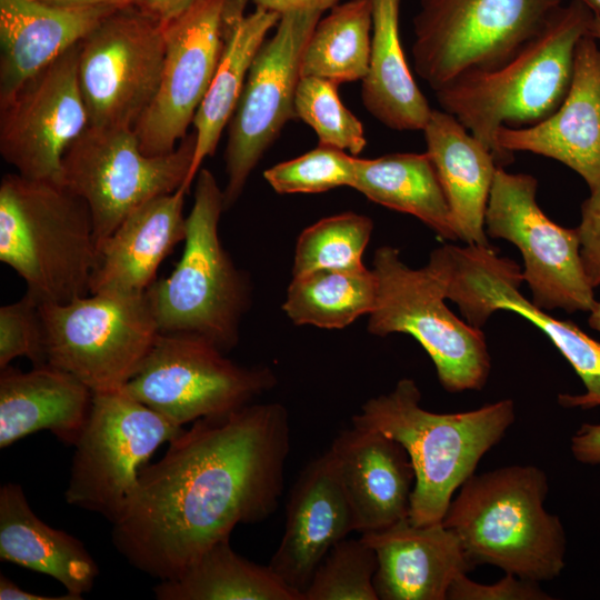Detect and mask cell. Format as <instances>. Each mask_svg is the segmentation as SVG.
I'll return each instance as SVG.
<instances>
[{"label": "cell", "instance_id": "1", "mask_svg": "<svg viewBox=\"0 0 600 600\" xmlns=\"http://www.w3.org/2000/svg\"><path fill=\"white\" fill-rule=\"evenodd\" d=\"M290 439L289 414L278 402L196 420L141 469L112 523L116 548L160 581L178 577L238 524L276 511Z\"/></svg>", "mask_w": 600, "mask_h": 600}, {"label": "cell", "instance_id": "2", "mask_svg": "<svg viewBox=\"0 0 600 600\" xmlns=\"http://www.w3.org/2000/svg\"><path fill=\"white\" fill-rule=\"evenodd\" d=\"M414 380L403 378L388 393L368 399L351 424L398 441L414 470L409 520L442 522L453 494L482 457L498 444L516 420V406L502 399L474 410L436 413L421 407Z\"/></svg>", "mask_w": 600, "mask_h": 600}, {"label": "cell", "instance_id": "3", "mask_svg": "<svg viewBox=\"0 0 600 600\" xmlns=\"http://www.w3.org/2000/svg\"><path fill=\"white\" fill-rule=\"evenodd\" d=\"M594 13L571 0L560 6L516 54L499 67L464 72L440 89L441 110L452 114L498 162L496 132L547 119L562 103L573 76L581 38Z\"/></svg>", "mask_w": 600, "mask_h": 600}, {"label": "cell", "instance_id": "4", "mask_svg": "<svg viewBox=\"0 0 600 600\" xmlns=\"http://www.w3.org/2000/svg\"><path fill=\"white\" fill-rule=\"evenodd\" d=\"M548 491L547 474L532 464L473 473L442 523L473 569L491 564L522 579L550 581L564 568L567 541L560 518L544 508Z\"/></svg>", "mask_w": 600, "mask_h": 600}, {"label": "cell", "instance_id": "5", "mask_svg": "<svg viewBox=\"0 0 600 600\" xmlns=\"http://www.w3.org/2000/svg\"><path fill=\"white\" fill-rule=\"evenodd\" d=\"M0 260L24 280L39 304L88 296L97 263L88 204L62 183L4 174Z\"/></svg>", "mask_w": 600, "mask_h": 600}, {"label": "cell", "instance_id": "6", "mask_svg": "<svg viewBox=\"0 0 600 600\" xmlns=\"http://www.w3.org/2000/svg\"><path fill=\"white\" fill-rule=\"evenodd\" d=\"M224 210L223 189L210 170L200 169L182 256L146 297L160 332L199 334L227 353L238 344L251 288L221 243L218 227Z\"/></svg>", "mask_w": 600, "mask_h": 600}, {"label": "cell", "instance_id": "7", "mask_svg": "<svg viewBox=\"0 0 600 600\" xmlns=\"http://www.w3.org/2000/svg\"><path fill=\"white\" fill-rule=\"evenodd\" d=\"M372 263L378 294L368 331L414 338L432 360L446 391L481 390L491 370L486 336L447 307L444 283L434 268L430 263L410 268L391 246L378 248Z\"/></svg>", "mask_w": 600, "mask_h": 600}, {"label": "cell", "instance_id": "8", "mask_svg": "<svg viewBox=\"0 0 600 600\" xmlns=\"http://www.w3.org/2000/svg\"><path fill=\"white\" fill-rule=\"evenodd\" d=\"M90 294L40 304L47 363L93 393L120 391L138 373L160 331L146 293Z\"/></svg>", "mask_w": 600, "mask_h": 600}, {"label": "cell", "instance_id": "9", "mask_svg": "<svg viewBox=\"0 0 600 600\" xmlns=\"http://www.w3.org/2000/svg\"><path fill=\"white\" fill-rule=\"evenodd\" d=\"M562 0H420L411 48L417 74L436 91L516 54Z\"/></svg>", "mask_w": 600, "mask_h": 600}, {"label": "cell", "instance_id": "10", "mask_svg": "<svg viewBox=\"0 0 600 600\" xmlns=\"http://www.w3.org/2000/svg\"><path fill=\"white\" fill-rule=\"evenodd\" d=\"M194 144L193 131L173 151L148 156L133 129H84L63 156L61 183L88 204L97 246L138 207L184 186Z\"/></svg>", "mask_w": 600, "mask_h": 600}, {"label": "cell", "instance_id": "11", "mask_svg": "<svg viewBox=\"0 0 600 600\" xmlns=\"http://www.w3.org/2000/svg\"><path fill=\"white\" fill-rule=\"evenodd\" d=\"M429 263L441 277L447 299L459 307L471 326L481 329L493 312L507 310L520 314L549 338L586 388L582 394H559L562 407L600 406V342L522 296V271L514 261L499 256L490 246L447 244L432 251Z\"/></svg>", "mask_w": 600, "mask_h": 600}, {"label": "cell", "instance_id": "12", "mask_svg": "<svg viewBox=\"0 0 600 600\" xmlns=\"http://www.w3.org/2000/svg\"><path fill=\"white\" fill-rule=\"evenodd\" d=\"M276 384L270 368L240 366L204 337L160 332L120 391L182 427L249 404Z\"/></svg>", "mask_w": 600, "mask_h": 600}, {"label": "cell", "instance_id": "13", "mask_svg": "<svg viewBox=\"0 0 600 600\" xmlns=\"http://www.w3.org/2000/svg\"><path fill=\"white\" fill-rule=\"evenodd\" d=\"M182 430L122 391L93 393L74 443L66 501L113 523L134 491L141 466Z\"/></svg>", "mask_w": 600, "mask_h": 600}, {"label": "cell", "instance_id": "14", "mask_svg": "<svg viewBox=\"0 0 600 600\" xmlns=\"http://www.w3.org/2000/svg\"><path fill=\"white\" fill-rule=\"evenodd\" d=\"M537 179L498 167L484 216L489 238L513 243L532 303L546 311L590 312L596 304L580 257L577 228L553 222L537 202Z\"/></svg>", "mask_w": 600, "mask_h": 600}, {"label": "cell", "instance_id": "15", "mask_svg": "<svg viewBox=\"0 0 600 600\" xmlns=\"http://www.w3.org/2000/svg\"><path fill=\"white\" fill-rule=\"evenodd\" d=\"M164 26L140 7L118 9L81 41L78 80L89 126L133 129L158 90Z\"/></svg>", "mask_w": 600, "mask_h": 600}, {"label": "cell", "instance_id": "16", "mask_svg": "<svg viewBox=\"0 0 600 600\" xmlns=\"http://www.w3.org/2000/svg\"><path fill=\"white\" fill-rule=\"evenodd\" d=\"M322 12L280 16L274 33L259 48L229 121L224 150V209L233 206L259 161L289 120L301 78L304 47Z\"/></svg>", "mask_w": 600, "mask_h": 600}, {"label": "cell", "instance_id": "17", "mask_svg": "<svg viewBox=\"0 0 600 600\" xmlns=\"http://www.w3.org/2000/svg\"><path fill=\"white\" fill-rule=\"evenodd\" d=\"M248 1L196 0L163 23L160 83L133 128L146 154L169 153L188 134L220 62L232 19Z\"/></svg>", "mask_w": 600, "mask_h": 600}, {"label": "cell", "instance_id": "18", "mask_svg": "<svg viewBox=\"0 0 600 600\" xmlns=\"http://www.w3.org/2000/svg\"><path fill=\"white\" fill-rule=\"evenodd\" d=\"M79 51L80 41L0 103V153L22 177L61 183L63 156L89 126Z\"/></svg>", "mask_w": 600, "mask_h": 600}, {"label": "cell", "instance_id": "19", "mask_svg": "<svg viewBox=\"0 0 600 600\" xmlns=\"http://www.w3.org/2000/svg\"><path fill=\"white\" fill-rule=\"evenodd\" d=\"M494 143L500 167L513 160V152H532L569 167L589 189L600 184V42L594 37L580 39L559 108L530 127H501Z\"/></svg>", "mask_w": 600, "mask_h": 600}, {"label": "cell", "instance_id": "20", "mask_svg": "<svg viewBox=\"0 0 600 600\" xmlns=\"http://www.w3.org/2000/svg\"><path fill=\"white\" fill-rule=\"evenodd\" d=\"M327 452L356 531H378L409 518L416 477L398 441L351 424L338 433Z\"/></svg>", "mask_w": 600, "mask_h": 600}, {"label": "cell", "instance_id": "21", "mask_svg": "<svg viewBox=\"0 0 600 600\" xmlns=\"http://www.w3.org/2000/svg\"><path fill=\"white\" fill-rule=\"evenodd\" d=\"M351 531L354 518L326 451L293 484L283 536L268 566L302 594L327 553Z\"/></svg>", "mask_w": 600, "mask_h": 600}, {"label": "cell", "instance_id": "22", "mask_svg": "<svg viewBox=\"0 0 600 600\" xmlns=\"http://www.w3.org/2000/svg\"><path fill=\"white\" fill-rule=\"evenodd\" d=\"M361 537L376 552L380 600H447L452 582L473 569L442 522L416 524L407 518Z\"/></svg>", "mask_w": 600, "mask_h": 600}, {"label": "cell", "instance_id": "23", "mask_svg": "<svg viewBox=\"0 0 600 600\" xmlns=\"http://www.w3.org/2000/svg\"><path fill=\"white\" fill-rule=\"evenodd\" d=\"M188 191L181 186L147 201L98 243L90 293H146L161 262L186 239Z\"/></svg>", "mask_w": 600, "mask_h": 600}, {"label": "cell", "instance_id": "24", "mask_svg": "<svg viewBox=\"0 0 600 600\" xmlns=\"http://www.w3.org/2000/svg\"><path fill=\"white\" fill-rule=\"evenodd\" d=\"M116 10L0 0V103Z\"/></svg>", "mask_w": 600, "mask_h": 600}, {"label": "cell", "instance_id": "25", "mask_svg": "<svg viewBox=\"0 0 600 600\" xmlns=\"http://www.w3.org/2000/svg\"><path fill=\"white\" fill-rule=\"evenodd\" d=\"M93 392L71 373L49 363L0 372V448L39 430L73 444L88 420Z\"/></svg>", "mask_w": 600, "mask_h": 600}, {"label": "cell", "instance_id": "26", "mask_svg": "<svg viewBox=\"0 0 600 600\" xmlns=\"http://www.w3.org/2000/svg\"><path fill=\"white\" fill-rule=\"evenodd\" d=\"M458 240L489 246L484 216L498 167L493 152L452 114L432 109L423 128Z\"/></svg>", "mask_w": 600, "mask_h": 600}, {"label": "cell", "instance_id": "27", "mask_svg": "<svg viewBox=\"0 0 600 600\" xmlns=\"http://www.w3.org/2000/svg\"><path fill=\"white\" fill-rule=\"evenodd\" d=\"M0 559L44 573L80 598L99 573L82 542L39 519L21 486L12 482L0 489Z\"/></svg>", "mask_w": 600, "mask_h": 600}, {"label": "cell", "instance_id": "28", "mask_svg": "<svg viewBox=\"0 0 600 600\" xmlns=\"http://www.w3.org/2000/svg\"><path fill=\"white\" fill-rule=\"evenodd\" d=\"M372 34L368 70L361 80L367 111L397 131L423 130L432 109L416 83L400 39L401 0H371Z\"/></svg>", "mask_w": 600, "mask_h": 600}, {"label": "cell", "instance_id": "29", "mask_svg": "<svg viewBox=\"0 0 600 600\" xmlns=\"http://www.w3.org/2000/svg\"><path fill=\"white\" fill-rule=\"evenodd\" d=\"M280 14L260 8L246 13L240 9L233 17L227 42L211 83L194 114V154L184 188L189 190L206 158L216 152L221 134L229 123L242 92L251 63L276 28Z\"/></svg>", "mask_w": 600, "mask_h": 600}, {"label": "cell", "instance_id": "30", "mask_svg": "<svg viewBox=\"0 0 600 600\" xmlns=\"http://www.w3.org/2000/svg\"><path fill=\"white\" fill-rule=\"evenodd\" d=\"M352 188L370 201L411 214L447 240H458L437 170L427 152L356 157Z\"/></svg>", "mask_w": 600, "mask_h": 600}, {"label": "cell", "instance_id": "31", "mask_svg": "<svg viewBox=\"0 0 600 600\" xmlns=\"http://www.w3.org/2000/svg\"><path fill=\"white\" fill-rule=\"evenodd\" d=\"M160 600H303L269 566L238 554L230 539L222 540L178 577L154 587Z\"/></svg>", "mask_w": 600, "mask_h": 600}, {"label": "cell", "instance_id": "32", "mask_svg": "<svg viewBox=\"0 0 600 600\" xmlns=\"http://www.w3.org/2000/svg\"><path fill=\"white\" fill-rule=\"evenodd\" d=\"M377 294L372 269H321L292 276L282 309L297 326L343 329L370 314Z\"/></svg>", "mask_w": 600, "mask_h": 600}, {"label": "cell", "instance_id": "33", "mask_svg": "<svg viewBox=\"0 0 600 600\" xmlns=\"http://www.w3.org/2000/svg\"><path fill=\"white\" fill-rule=\"evenodd\" d=\"M371 34V0L334 6L309 37L301 58V77H317L337 86L362 80L369 64Z\"/></svg>", "mask_w": 600, "mask_h": 600}, {"label": "cell", "instance_id": "34", "mask_svg": "<svg viewBox=\"0 0 600 600\" xmlns=\"http://www.w3.org/2000/svg\"><path fill=\"white\" fill-rule=\"evenodd\" d=\"M373 230L372 220L356 212L323 218L306 228L294 250L292 276L321 269H359Z\"/></svg>", "mask_w": 600, "mask_h": 600}, {"label": "cell", "instance_id": "35", "mask_svg": "<svg viewBox=\"0 0 600 600\" xmlns=\"http://www.w3.org/2000/svg\"><path fill=\"white\" fill-rule=\"evenodd\" d=\"M338 86L317 77H301L296 91V118L317 134L319 144L358 157L366 148L362 122L343 104Z\"/></svg>", "mask_w": 600, "mask_h": 600}, {"label": "cell", "instance_id": "36", "mask_svg": "<svg viewBox=\"0 0 600 600\" xmlns=\"http://www.w3.org/2000/svg\"><path fill=\"white\" fill-rule=\"evenodd\" d=\"M377 557L360 537L342 539L316 569L303 600H379L374 589Z\"/></svg>", "mask_w": 600, "mask_h": 600}, {"label": "cell", "instance_id": "37", "mask_svg": "<svg viewBox=\"0 0 600 600\" xmlns=\"http://www.w3.org/2000/svg\"><path fill=\"white\" fill-rule=\"evenodd\" d=\"M356 157L334 147L319 144L263 172L266 181L280 194L320 193L339 187L352 188Z\"/></svg>", "mask_w": 600, "mask_h": 600}, {"label": "cell", "instance_id": "38", "mask_svg": "<svg viewBox=\"0 0 600 600\" xmlns=\"http://www.w3.org/2000/svg\"><path fill=\"white\" fill-rule=\"evenodd\" d=\"M19 357L33 366L47 363L40 304L29 294L0 308V369Z\"/></svg>", "mask_w": 600, "mask_h": 600}, {"label": "cell", "instance_id": "39", "mask_svg": "<svg viewBox=\"0 0 600 600\" xmlns=\"http://www.w3.org/2000/svg\"><path fill=\"white\" fill-rule=\"evenodd\" d=\"M449 600H550L551 596L543 591L539 582L519 578L511 573L498 582L483 584L459 576L451 584Z\"/></svg>", "mask_w": 600, "mask_h": 600}, {"label": "cell", "instance_id": "40", "mask_svg": "<svg viewBox=\"0 0 600 600\" xmlns=\"http://www.w3.org/2000/svg\"><path fill=\"white\" fill-rule=\"evenodd\" d=\"M589 190L577 231L583 270L590 284L597 288L600 286V184Z\"/></svg>", "mask_w": 600, "mask_h": 600}, {"label": "cell", "instance_id": "41", "mask_svg": "<svg viewBox=\"0 0 600 600\" xmlns=\"http://www.w3.org/2000/svg\"><path fill=\"white\" fill-rule=\"evenodd\" d=\"M573 457L587 464H600V424H582L571 438Z\"/></svg>", "mask_w": 600, "mask_h": 600}, {"label": "cell", "instance_id": "42", "mask_svg": "<svg viewBox=\"0 0 600 600\" xmlns=\"http://www.w3.org/2000/svg\"><path fill=\"white\" fill-rule=\"evenodd\" d=\"M256 8H260L278 14H283L292 11L313 10L324 12L330 10L334 6L339 4L341 0H251Z\"/></svg>", "mask_w": 600, "mask_h": 600}, {"label": "cell", "instance_id": "43", "mask_svg": "<svg viewBox=\"0 0 600 600\" xmlns=\"http://www.w3.org/2000/svg\"><path fill=\"white\" fill-rule=\"evenodd\" d=\"M196 0H143L140 8L162 23L174 18Z\"/></svg>", "mask_w": 600, "mask_h": 600}, {"label": "cell", "instance_id": "44", "mask_svg": "<svg viewBox=\"0 0 600 600\" xmlns=\"http://www.w3.org/2000/svg\"><path fill=\"white\" fill-rule=\"evenodd\" d=\"M0 599L1 600H80L82 598L67 593L64 596H42L28 592L17 586L7 577H0Z\"/></svg>", "mask_w": 600, "mask_h": 600}, {"label": "cell", "instance_id": "45", "mask_svg": "<svg viewBox=\"0 0 600 600\" xmlns=\"http://www.w3.org/2000/svg\"><path fill=\"white\" fill-rule=\"evenodd\" d=\"M47 3L64 8H111L122 9L128 7H140L143 0H42Z\"/></svg>", "mask_w": 600, "mask_h": 600}, {"label": "cell", "instance_id": "46", "mask_svg": "<svg viewBox=\"0 0 600 600\" xmlns=\"http://www.w3.org/2000/svg\"><path fill=\"white\" fill-rule=\"evenodd\" d=\"M588 323L589 326L600 332V302L597 301L591 311L589 312Z\"/></svg>", "mask_w": 600, "mask_h": 600}, {"label": "cell", "instance_id": "47", "mask_svg": "<svg viewBox=\"0 0 600 600\" xmlns=\"http://www.w3.org/2000/svg\"><path fill=\"white\" fill-rule=\"evenodd\" d=\"M590 34L600 42V16L594 14L590 26Z\"/></svg>", "mask_w": 600, "mask_h": 600}, {"label": "cell", "instance_id": "48", "mask_svg": "<svg viewBox=\"0 0 600 600\" xmlns=\"http://www.w3.org/2000/svg\"><path fill=\"white\" fill-rule=\"evenodd\" d=\"M582 4H584L588 9H590L594 14L600 16V0H574Z\"/></svg>", "mask_w": 600, "mask_h": 600}]
</instances>
